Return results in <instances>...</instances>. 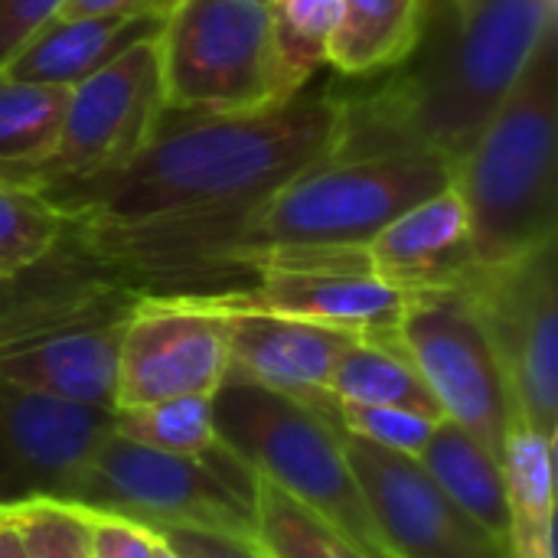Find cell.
I'll list each match as a JSON object with an SVG mask.
<instances>
[{"label": "cell", "mask_w": 558, "mask_h": 558, "mask_svg": "<svg viewBox=\"0 0 558 558\" xmlns=\"http://www.w3.org/2000/svg\"><path fill=\"white\" fill-rule=\"evenodd\" d=\"M114 173L49 193L65 235L141 294L216 298L235 288L232 255L255 209L337 154L347 95L301 92L252 114H177Z\"/></svg>", "instance_id": "obj_1"}, {"label": "cell", "mask_w": 558, "mask_h": 558, "mask_svg": "<svg viewBox=\"0 0 558 558\" xmlns=\"http://www.w3.org/2000/svg\"><path fill=\"white\" fill-rule=\"evenodd\" d=\"M556 20V0H425L415 52L347 95L340 150L422 147L458 167Z\"/></svg>", "instance_id": "obj_2"}, {"label": "cell", "mask_w": 558, "mask_h": 558, "mask_svg": "<svg viewBox=\"0 0 558 558\" xmlns=\"http://www.w3.org/2000/svg\"><path fill=\"white\" fill-rule=\"evenodd\" d=\"M137 301V288L65 235L46 258L0 281V379L111 409L118 350Z\"/></svg>", "instance_id": "obj_3"}, {"label": "cell", "mask_w": 558, "mask_h": 558, "mask_svg": "<svg viewBox=\"0 0 558 558\" xmlns=\"http://www.w3.org/2000/svg\"><path fill=\"white\" fill-rule=\"evenodd\" d=\"M477 268L520 262L558 232V20L454 167Z\"/></svg>", "instance_id": "obj_4"}, {"label": "cell", "mask_w": 558, "mask_h": 558, "mask_svg": "<svg viewBox=\"0 0 558 558\" xmlns=\"http://www.w3.org/2000/svg\"><path fill=\"white\" fill-rule=\"evenodd\" d=\"M451 180L454 163L422 147L337 150L324 157L255 209L232 255V291L245 288L252 265L275 252L363 248L386 222Z\"/></svg>", "instance_id": "obj_5"}, {"label": "cell", "mask_w": 558, "mask_h": 558, "mask_svg": "<svg viewBox=\"0 0 558 558\" xmlns=\"http://www.w3.org/2000/svg\"><path fill=\"white\" fill-rule=\"evenodd\" d=\"M213 428L216 441L262 481L324 517L369 558H392L347 464L337 415L226 376L213 392Z\"/></svg>", "instance_id": "obj_6"}, {"label": "cell", "mask_w": 558, "mask_h": 558, "mask_svg": "<svg viewBox=\"0 0 558 558\" xmlns=\"http://www.w3.org/2000/svg\"><path fill=\"white\" fill-rule=\"evenodd\" d=\"M157 62L167 114H252L301 95L271 10L255 0H177L157 29Z\"/></svg>", "instance_id": "obj_7"}, {"label": "cell", "mask_w": 558, "mask_h": 558, "mask_svg": "<svg viewBox=\"0 0 558 558\" xmlns=\"http://www.w3.org/2000/svg\"><path fill=\"white\" fill-rule=\"evenodd\" d=\"M255 494L258 474L219 441L203 454H170L111 428L92 454L72 504L150 530L209 526L255 536Z\"/></svg>", "instance_id": "obj_8"}, {"label": "cell", "mask_w": 558, "mask_h": 558, "mask_svg": "<svg viewBox=\"0 0 558 558\" xmlns=\"http://www.w3.org/2000/svg\"><path fill=\"white\" fill-rule=\"evenodd\" d=\"M396 347L415 366L441 418L454 422L500 458L517 409L494 340L468 288L405 294Z\"/></svg>", "instance_id": "obj_9"}, {"label": "cell", "mask_w": 558, "mask_h": 558, "mask_svg": "<svg viewBox=\"0 0 558 558\" xmlns=\"http://www.w3.org/2000/svg\"><path fill=\"white\" fill-rule=\"evenodd\" d=\"M163 118L154 33L69 88L56 147L26 186L49 196L114 173L154 141Z\"/></svg>", "instance_id": "obj_10"}, {"label": "cell", "mask_w": 558, "mask_h": 558, "mask_svg": "<svg viewBox=\"0 0 558 558\" xmlns=\"http://www.w3.org/2000/svg\"><path fill=\"white\" fill-rule=\"evenodd\" d=\"M556 271V242H549L520 262L474 268L464 284L507 373L517 422L533 425L553 438L558 425Z\"/></svg>", "instance_id": "obj_11"}, {"label": "cell", "mask_w": 558, "mask_h": 558, "mask_svg": "<svg viewBox=\"0 0 558 558\" xmlns=\"http://www.w3.org/2000/svg\"><path fill=\"white\" fill-rule=\"evenodd\" d=\"M199 301L298 317L376 340H392L405 311V291L369 268L366 245L275 252L252 265L245 288Z\"/></svg>", "instance_id": "obj_12"}, {"label": "cell", "mask_w": 558, "mask_h": 558, "mask_svg": "<svg viewBox=\"0 0 558 558\" xmlns=\"http://www.w3.org/2000/svg\"><path fill=\"white\" fill-rule=\"evenodd\" d=\"M226 373L229 330L216 307L196 298L141 294L121 337L111 412L213 396Z\"/></svg>", "instance_id": "obj_13"}, {"label": "cell", "mask_w": 558, "mask_h": 558, "mask_svg": "<svg viewBox=\"0 0 558 558\" xmlns=\"http://www.w3.org/2000/svg\"><path fill=\"white\" fill-rule=\"evenodd\" d=\"M343 454L392 558H510V546L471 520L418 458L343 432Z\"/></svg>", "instance_id": "obj_14"}, {"label": "cell", "mask_w": 558, "mask_h": 558, "mask_svg": "<svg viewBox=\"0 0 558 558\" xmlns=\"http://www.w3.org/2000/svg\"><path fill=\"white\" fill-rule=\"evenodd\" d=\"M111 432V409L56 399L0 379V507L72 500Z\"/></svg>", "instance_id": "obj_15"}, {"label": "cell", "mask_w": 558, "mask_h": 558, "mask_svg": "<svg viewBox=\"0 0 558 558\" xmlns=\"http://www.w3.org/2000/svg\"><path fill=\"white\" fill-rule=\"evenodd\" d=\"M199 301V298H196ZM209 304V301H203ZM226 317L229 330V379H245L262 389L291 396L304 405L337 415L330 399V373L343 347L356 337L298 317L209 304Z\"/></svg>", "instance_id": "obj_16"}, {"label": "cell", "mask_w": 558, "mask_h": 558, "mask_svg": "<svg viewBox=\"0 0 558 558\" xmlns=\"http://www.w3.org/2000/svg\"><path fill=\"white\" fill-rule=\"evenodd\" d=\"M366 262L386 284L405 294L468 284L477 262L454 180L386 222L366 242Z\"/></svg>", "instance_id": "obj_17"}, {"label": "cell", "mask_w": 558, "mask_h": 558, "mask_svg": "<svg viewBox=\"0 0 558 558\" xmlns=\"http://www.w3.org/2000/svg\"><path fill=\"white\" fill-rule=\"evenodd\" d=\"M163 16H52L0 69L13 78L72 88L128 46L154 36Z\"/></svg>", "instance_id": "obj_18"}, {"label": "cell", "mask_w": 558, "mask_h": 558, "mask_svg": "<svg viewBox=\"0 0 558 558\" xmlns=\"http://www.w3.org/2000/svg\"><path fill=\"white\" fill-rule=\"evenodd\" d=\"M425 0H340V23L327 62L350 78L402 65L422 36Z\"/></svg>", "instance_id": "obj_19"}, {"label": "cell", "mask_w": 558, "mask_h": 558, "mask_svg": "<svg viewBox=\"0 0 558 558\" xmlns=\"http://www.w3.org/2000/svg\"><path fill=\"white\" fill-rule=\"evenodd\" d=\"M418 461L471 520H477L490 536L507 543L510 504L497 454H490L477 438H471L454 422L441 418Z\"/></svg>", "instance_id": "obj_20"}, {"label": "cell", "mask_w": 558, "mask_h": 558, "mask_svg": "<svg viewBox=\"0 0 558 558\" xmlns=\"http://www.w3.org/2000/svg\"><path fill=\"white\" fill-rule=\"evenodd\" d=\"M327 392L337 405H392L441 418L415 366L396 347V337H353L333 363Z\"/></svg>", "instance_id": "obj_21"}, {"label": "cell", "mask_w": 558, "mask_h": 558, "mask_svg": "<svg viewBox=\"0 0 558 558\" xmlns=\"http://www.w3.org/2000/svg\"><path fill=\"white\" fill-rule=\"evenodd\" d=\"M69 88L0 72V180L26 186L52 154Z\"/></svg>", "instance_id": "obj_22"}, {"label": "cell", "mask_w": 558, "mask_h": 558, "mask_svg": "<svg viewBox=\"0 0 558 558\" xmlns=\"http://www.w3.org/2000/svg\"><path fill=\"white\" fill-rule=\"evenodd\" d=\"M255 543L268 558H369L324 517L258 477Z\"/></svg>", "instance_id": "obj_23"}, {"label": "cell", "mask_w": 558, "mask_h": 558, "mask_svg": "<svg viewBox=\"0 0 558 558\" xmlns=\"http://www.w3.org/2000/svg\"><path fill=\"white\" fill-rule=\"evenodd\" d=\"M500 471L507 484L510 530L556 523V438L553 435L513 422L500 448Z\"/></svg>", "instance_id": "obj_24"}, {"label": "cell", "mask_w": 558, "mask_h": 558, "mask_svg": "<svg viewBox=\"0 0 558 558\" xmlns=\"http://www.w3.org/2000/svg\"><path fill=\"white\" fill-rule=\"evenodd\" d=\"M62 239L65 216L46 193L0 180V281L46 258Z\"/></svg>", "instance_id": "obj_25"}, {"label": "cell", "mask_w": 558, "mask_h": 558, "mask_svg": "<svg viewBox=\"0 0 558 558\" xmlns=\"http://www.w3.org/2000/svg\"><path fill=\"white\" fill-rule=\"evenodd\" d=\"M111 428L144 448L170 454H203L216 445L213 396H183L111 412Z\"/></svg>", "instance_id": "obj_26"}, {"label": "cell", "mask_w": 558, "mask_h": 558, "mask_svg": "<svg viewBox=\"0 0 558 558\" xmlns=\"http://www.w3.org/2000/svg\"><path fill=\"white\" fill-rule=\"evenodd\" d=\"M268 10L281 65L294 88L304 92L327 62V46L340 23V0H275Z\"/></svg>", "instance_id": "obj_27"}, {"label": "cell", "mask_w": 558, "mask_h": 558, "mask_svg": "<svg viewBox=\"0 0 558 558\" xmlns=\"http://www.w3.org/2000/svg\"><path fill=\"white\" fill-rule=\"evenodd\" d=\"M0 510L13 523L26 558H92L88 507L36 497Z\"/></svg>", "instance_id": "obj_28"}, {"label": "cell", "mask_w": 558, "mask_h": 558, "mask_svg": "<svg viewBox=\"0 0 558 558\" xmlns=\"http://www.w3.org/2000/svg\"><path fill=\"white\" fill-rule=\"evenodd\" d=\"M337 422L347 435H356L369 445L422 458L441 418H428L392 405H337Z\"/></svg>", "instance_id": "obj_29"}, {"label": "cell", "mask_w": 558, "mask_h": 558, "mask_svg": "<svg viewBox=\"0 0 558 558\" xmlns=\"http://www.w3.org/2000/svg\"><path fill=\"white\" fill-rule=\"evenodd\" d=\"M177 558H268L255 536L209 530V526H163L154 530Z\"/></svg>", "instance_id": "obj_30"}, {"label": "cell", "mask_w": 558, "mask_h": 558, "mask_svg": "<svg viewBox=\"0 0 558 558\" xmlns=\"http://www.w3.org/2000/svg\"><path fill=\"white\" fill-rule=\"evenodd\" d=\"M88 526H92V558H157L154 530L144 523L88 507Z\"/></svg>", "instance_id": "obj_31"}, {"label": "cell", "mask_w": 558, "mask_h": 558, "mask_svg": "<svg viewBox=\"0 0 558 558\" xmlns=\"http://www.w3.org/2000/svg\"><path fill=\"white\" fill-rule=\"evenodd\" d=\"M62 0H0V69L10 56L59 13Z\"/></svg>", "instance_id": "obj_32"}, {"label": "cell", "mask_w": 558, "mask_h": 558, "mask_svg": "<svg viewBox=\"0 0 558 558\" xmlns=\"http://www.w3.org/2000/svg\"><path fill=\"white\" fill-rule=\"evenodd\" d=\"M177 0H62L56 16H167Z\"/></svg>", "instance_id": "obj_33"}, {"label": "cell", "mask_w": 558, "mask_h": 558, "mask_svg": "<svg viewBox=\"0 0 558 558\" xmlns=\"http://www.w3.org/2000/svg\"><path fill=\"white\" fill-rule=\"evenodd\" d=\"M0 558H26L23 546H20V536H16V530L3 510H0Z\"/></svg>", "instance_id": "obj_34"}, {"label": "cell", "mask_w": 558, "mask_h": 558, "mask_svg": "<svg viewBox=\"0 0 558 558\" xmlns=\"http://www.w3.org/2000/svg\"><path fill=\"white\" fill-rule=\"evenodd\" d=\"M154 553H157V558H177L167 546H163V539H160L157 533H154Z\"/></svg>", "instance_id": "obj_35"}, {"label": "cell", "mask_w": 558, "mask_h": 558, "mask_svg": "<svg viewBox=\"0 0 558 558\" xmlns=\"http://www.w3.org/2000/svg\"><path fill=\"white\" fill-rule=\"evenodd\" d=\"M255 3H262V7H271L275 0H255Z\"/></svg>", "instance_id": "obj_36"}]
</instances>
